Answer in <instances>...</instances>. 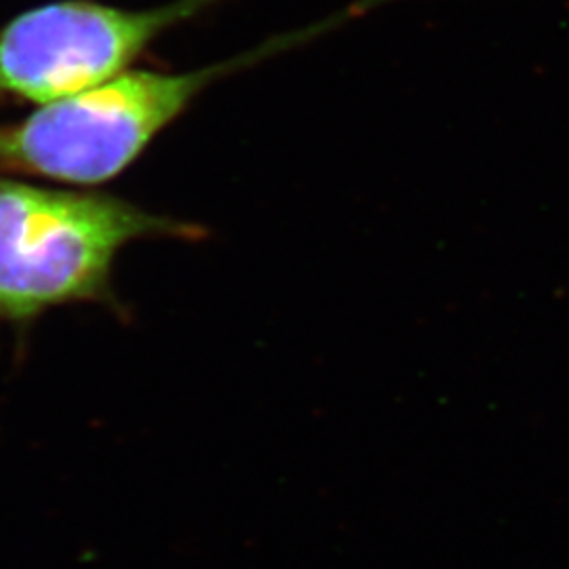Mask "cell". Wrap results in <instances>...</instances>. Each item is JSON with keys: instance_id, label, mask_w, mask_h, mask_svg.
Instances as JSON below:
<instances>
[{"instance_id": "cell-1", "label": "cell", "mask_w": 569, "mask_h": 569, "mask_svg": "<svg viewBox=\"0 0 569 569\" xmlns=\"http://www.w3.org/2000/svg\"><path fill=\"white\" fill-rule=\"evenodd\" d=\"M190 222L150 213L106 192L0 176V321L26 327L66 305L119 308L112 270L142 239H201Z\"/></svg>"}, {"instance_id": "cell-3", "label": "cell", "mask_w": 569, "mask_h": 569, "mask_svg": "<svg viewBox=\"0 0 569 569\" xmlns=\"http://www.w3.org/2000/svg\"><path fill=\"white\" fill-rule=\"evenodd\" d=\"M220 0H173L122 9L58 0L28 9L0 28V106L47 103L119 77L167 30Z\"/></svg>"}, {"instance_id": "cell-2", "label": "cell", "mask_w": 569, "mask_h": 569, "mask_svg": "<svg viewBox=\"0 0 569 569\" xmlns=\"http://www.w3.org/2000/svg\"><path fill=\"white\" fill-rule=\"evenodd\" d=\"M291 34L234 60L192 72L124 70L119 77L41 103L0 124V171L70 186H100L136 163L211 82L300 42Z\"/></svg>"}]
</instances>
